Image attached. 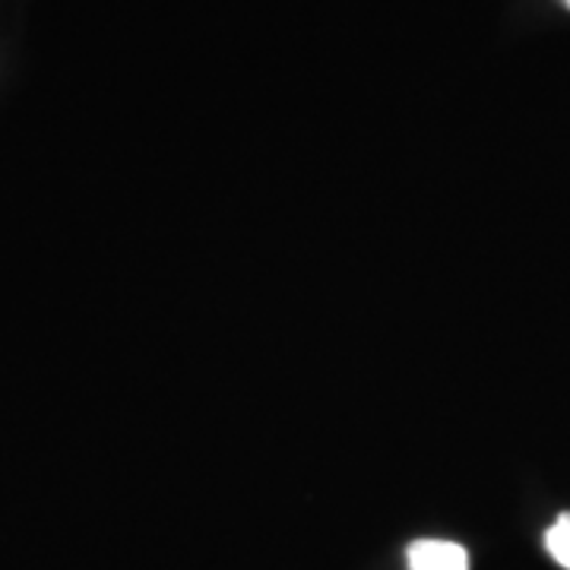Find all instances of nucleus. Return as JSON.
<instances>
[{"mask_svg":"<svg viewBox=\"0 0 570 570\" xmlns=\"http://www.w3.org/2000/svg\"><path fill=\"white\" fill-rule=\"evenodd\" d=\"M546 549L561 568L570 570V513H561L551 523L549 532H546Z\"/></svg>","mask_w":570,"mask_h":570,"instance_id":"f03ea898","label":"nucleus"},{"mask_svg":"<svg viewBox=\"0 0 570 570\" xmlns=\"http://www.w3.org/2000/svg\"><path fill=\"white\" fill-rule=\"evenodd\" d=\"M409 570H469V554L456 542L419 539L409 546Z\"/></svg>","mask_w":570,"mask_h":570,"instance_id":"f257e3e1","label":"nucleus"},{"mask_svg":"<svg viewBox=\"0 0 570 570\" xmlns=\"http://www.w3.org/2000/svg\"><path fill=\"white\" fill-rule=\"evenodd\" d=\"M564 3H568V7H570V0H564Z\"/></svg>","mask_w":570,"mask_h":570,"instance_id":"7ed1b4c3","label":"nucleus"}]
</instances>
